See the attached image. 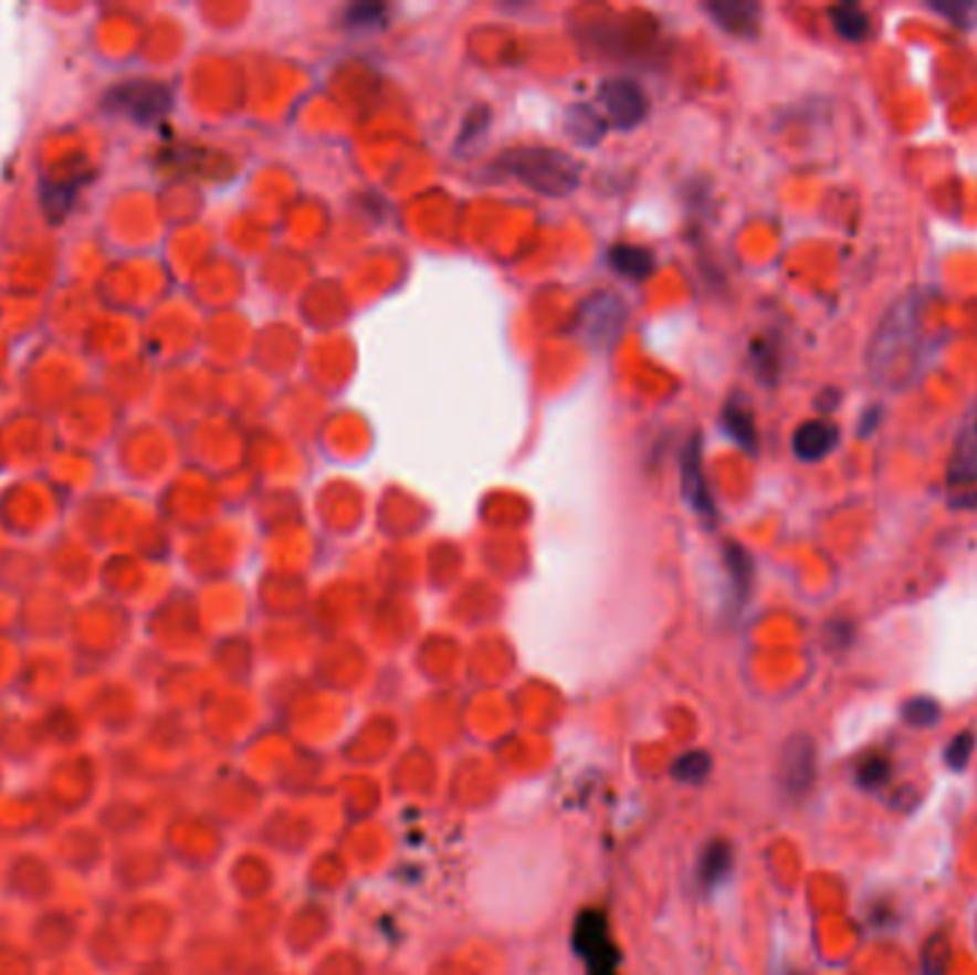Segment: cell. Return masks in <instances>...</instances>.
<instances>
[{
    "mask_svg": "<svg viewBox=\"0 0 977 975\" xmlns=\"http://www.w3.org/2000/svg\"><path fill=\"white\" fill-rule=\"evenodd\" d=\"M710 769H712L710 755L701 753V749H695V753H689V755H683V758H677V764L672 767V775H675L677 782H683V784H701L703 778L710 775Z\"/></svg>",
    "mask_w": 977,
    "mask_h": 975,
    "instance_id": "cell-21",
    "label": "cell"
},
{
    "mask_svg": "<svg viewBox=\"0 0 977 975\" xmlns=\"http://www.w3.org/2000/svg\"><path fill=\"white\" fill-rule=\"evenodd\" d=\"M489 124V109H475L472 115H466V124H463L461 140H475L477 132Z\"/></svg>",
    "mask_w": 977,
    "mask_h": 975,
    "instance_id": "cell-24",
    "label": "cell"
},
{
    "mask_svg": "<svg viewBox=\"0 0 977 975\" xmlns=\"http://www.w3.org/2000/svg\"><path fill=\"white\" fill-rule=\"evenodd\" d=\"M971 749H975V735L971 733L957 735V738L949 744V749H946V764H949L952 769H964L966 764H969Z\"/></svg>",
    "mask_w": 977,
    "mask_h": 975,
    "instance_id": "cell-23",
    "label": "cell"
},
{
    "mask_svg": "<svg viewBox=\"0 0 977 975\" xmlns=\"http://www.w3.org/2000/svg\"><path fill=\"white\" fill-rule=\"evenodd\" d=\"M784 975H798V973H784Z\"/></svg>",
    "mask_w": 977,
    "mask_h": 975,
    "instance_id": "cell-25",
    "label": "cell"
},
{
    "mask_svg": "<svg viewBox=\"0 0 977 975\" xmlns=\"http://www.w3.org/2000/svg\"><path fill=\"white\" fill-rule=\"evenodd\" d=\"M609 263L612 270H618L620 275H629L634 281L647 277L654 266L652 252L643 250V247H632V243H618L609 250Z\"/></svg>",
    "mask_w": 977,
    "mask_h": 975,
    "instance_id": "cell-15",
    "label": "cell"
},
{
    "mask_svg": "<svg viewBox=\"0 0 977 975\" xmlns=\"http://www.w3.org/2000/svg\"><path fill=\"white\" fill-rule=\"evenodd\" d=\"M386 14H389V9L380 7V3H355V7L346 9L344 21L355 32H375L386 23Z\"/></svg>",
    "mask_w": 977,
    "mask_h": 975,
    "instance_id": "cell-19",
    "label": "cell"
},
{
    "mask_svg": "<svg viewBox=\"0 0 977 975\" xmlns=\"http://www.w3.org/2000/svg\"><path fill=\"white\" fill-rule=\"evenodd\" d=\"M949 504L957 510H977V401L957 427L955 450L946 472Z\"/></svg>",
    "mask_w": 977,
    "mask_h": 975,
    "instance_id": "cell-3",
    "label": "cell"
},
{
    "mask_svg": "<svg viewBox=\"0 0 977 975\" xmlns=\"http://www.w3.org/2000/svg\"><path fill=\"white\" fill-rule=\"evenodd\" d=\"M683 495L689 506L706 521H715V504H712V492L703 478V458H701V436L686 443L683 450Z\"/></svg>",
    "mask_w": 977,
    "mask_h": 975,
    "instance_id": "cell-9",
    "label": "cell"
},
{
    "mask_svg": "<svg viewBox=\"0 0 977 975\" xmlns=\"http://www.w3.org/2000/svg\"><path fill=\"white\" fill-rule=\"evenodd\" d=\"M492 172L503 178L521 180L524 187L535 189L549 198H564L575 192L580 184V167L566 153L549 146H517L495 158Z\"/></svg>",
    "mask_w": 977,
    "mask_h": 975,
    "instance_id": "cell-2",
    "label": "cell"
},
{
    "mask_svg": "<svg viewBox=\"0 0 977 975\" xmlns=\"http://www.w3.org/2000/svg\"><path fill=\"white\" fill-rule=\"evenodd\" d=\"M598 104L603 106L606 126L634 129L647 120L649 101L632 77H609L598 90Z\"/></svg>",
    "mask_w": 977,
    "mask_h": 975,
    "instance_id": "cell-6",
    "label": "cell"
},
{
    "mask_svg": "<svg viewBox=\"0 0 977 975\" xmlns=\"http://www.w3.org/2000/svg\"><path fill=\"white\" fill-rule=\"evenodd\" d=\"M623 321H627V310L618 295H592L580 310V329L595 344H609L618 338Z\"/></svg>",
    "mask_w": 977,
    "mask_h": 975,
    "instance_id": "cell-8",
    "label": "cell"
},
{
    "mask_svg": "<svg viewBox=\"0 0 977 975\" xmlns=\"http://www.w3.org/2000/svg\"><path fill=\"white\" fill-rule=\"evenodd\" d=\"M937 715H941V710H937V704L932 699H912L906 706H903V719L915 726L932 724Z\"/></svg>",
    "mask_w": 977,
    "mask_h": 975,
    "instance_id": "cell-22",
    "label": "cell"
},
{
    "mask_svg": "<svg viewBox=\"0 0 977 975\" xmlns=\"http://www.w3.org/2000/svg\"><path fill=\"white\" fill-rule=\"evenodd\" d=\"M732 864H735V852H732L729 841L715 838L710 845L703 847L701 858H697V884L703 890H717L723 881L729 879Z\"/></svg>",
    "mask_w": 977,
    "mask_h": 975,
    "instance_id": "cell-12",
    "label": "cell"
},
{
    "mask_svg": "<svg viewBox=\"0 0 977 975\" xmlns=\"http://www.w3.org/2000/svg\"><path fill=\"white\" fill-rule=\"evenodd\" d=\"M923 310H926V301L917 292H908L886 312V318L878 326L866 355L869 375L878 387L901 392L917 378V369L923 364L921 353L926 346L923 344L926 340L923 338Z\"/></svg>",
    "mask_w": 977,
    "mask_h": 975,
    "instance_id": "cell-1",
    "label": "cell"
},
{
    "mask_svg": "<svg viewBox=\"0 0 977 975\" xmlns=\"http://www.w3.org/2000/svg\"><path fill=\"white\" fill-rule=\"evenodd\" d=\"M712 21L737 38H755L760 32V7L752 0H712L706 3Z\"/></svg>",
    "mask_w": 977,
    "mask_h": 975,
    "instance_id": "cell-10",
    "label": "cell"
},
{
    "mask_svg": "<svg viewBox=\"0 0 977 975\" xmlns=\"http://www.w3.org/2000/svg\"><path fill=\"white\" fill-rule=\"evenodd\" d=\"M889 775H892V764H889L886 755L869 753L861 767H858V773H854V778L863 789H878L889 782Z\"/></svg>",
    "mask_w": 977,
    "mask_h": 975,
    "instance_id": "cell-20",
    "label": "cell"
},
{
    "mask_svg": "<svg viewBox=\"0 0 977 975\" xmlns=\"http://www.w3.org/2000/svg\"><path fill=\"white\" fill-rule=\"evenodd\" d=\"M832 23L834 32L847 41H863L869 32V14L854 3H840L832 9Z\"/></svg>",
    "mask_w": 977,
    "mask_h": 975,
    "instance_id": "cell-18",
    "label": "cell"
},
{
    "mask_svg": "<svg viewBox=\"0 0 977 975\" xmlns=\"http://www.w3.org/2000/svg\"><path fill=\"white\" fill-rule=\"evenodd\" d=\"M723 560H726V569H729V581H732V593H735V601L744 607V601L749 598V589H752V558L744 547H737V544H726L723 549Z\"/></svg>",
    "mask_w": 977,
    "mask_h": 975,
    "instance_id": "cell-14",
    "label": "cell"
},
{
    "mask_svg": "<svg viewBox=\"0 0 977 975\" xmlns=\"http://www.w3.org/2000/svg\"><path fill=\"white\" fill-rule=\"evenodd\" d=\"M81 180L83 178H61V180H52L46 178L43 180V209L52 214V221L61 218V212H66L75 198V192L81 189Z\"/></svg>",
    "mask_w": 977,
    "mask_h": 975,
    "instance_id": "cell-17",
    "label": "cell"
},
{
    "mask_svg": "<svg viewBox=\"0 0 977 975\" xmlns=\"http://www.w3.org/2000/svg\"><path fill=\"white\" fill-rule=\"evenodd\" d=\"M815 778H818V755H815L812 738L798 735L791 738L784 749V762H780V784L789 796L803 798L812 793Z\"/></svg>",
    "mask_w": 977,
    "mask_h": 975,
    "instance_id": "cell-7",
    "label": "cell"
},
{
    "mask_svg": "<svg viewBox=\"0 0 977 975\" xmlns=\"http://www.w3.org/2000/svg\"><path fill=\"white\" fill-rule=\"evenodd\" d=\"M838 441H840L838 427L823 421V418H818V421H806L795 429L791 450H795V455H798L800 461H809V464H812V461H823L829 452H834Z\"/></svg>",
    "mask_w": 977,
    "mask_h": 975,
    "instance_id": "cell-11",
    "label": "cell"
},
{
    "mask_svg": "<svg viewBox=\"0 0 977 975\" xmlns=\"http://www.w3.org/2000/svg\"><path fill=\"white\" fill-rule=\"evenodd\" d=\"M723 427L735 438L746 452H757V429H755V416H752L749 403L735 395L726 407H723Z\"/></svg>",
    "mask_w": 977,
    "mask_h": 975,
    "instance_id": "cell-13",
    "label": "cell"
},
{
    "mask_svg": "<svg viewBox=\"0 0 977 975\" xmlns=\"http://www.w3.org/2000/svg\"><path fill=\"white\" fill-rule=\"evenodd\" d=\"M566 129L571 132V138L578 140V144L595 146L603 138L606 120L592 106H571L569 115H566Z\"/></svg>",
    "mask_w": 977,
    "mask_h": 975,
    "instance_id": "cell-16",
    "label": "cell"
},
{
    "mask_svg": "<svg viewBox=\"0 0 977 975\" xmlns=\"http://www.w3.org/2000/svg\"><path fill=\"white\" fill-rule=\"evenodd\" d=\"M575 953L584 958L586 975H620V953L614 947L603 910H584L575 919Z\"/></svg>",
    "mask_w": 977,
    "mask_h": 975,
    "instance_id": "cell-5",
    "label": "cell"
},
{
    "mask_svg": "<svg viewBox=\"0 0 977 975\" xmlns=\"http://www.w3.org/2000/svg\"><path fill=\"white\" fill-rule=\"evenodd\" d=\"M104 109L140 126L158 124L166 112L172 109V92L155 81H126L106 92Z\"/></svg>",
    "mask_w": 977,
    "mask_h": 975,
    "instance_id": "cell-4",
    "label": "cell"
}]
</instances>
